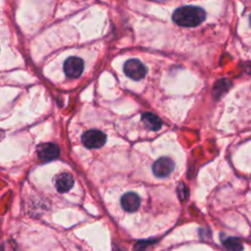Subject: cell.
Instances as JSON below:
<instances>
[{
    "instance_id": "ba28073f",
    "label": "cell",
    "mask_w": 251,
    "mask_h": 251,
    "mask_svg": "<svg viewBox=\"0 0 251 251\" xmlns=\"http://www.w3.org/2000/svg\"><path fill=\"white\" fill-rule=\"evenodd\" d=\"M54 183H55L56 189L59 192L65 193L71 190V188L74 186L75 180L72 175L68 173H62L54 178Z\"/></svg>"
},
{
    "instance_id": "8992f818",
    "label": "cell",
    "mask_w": 251,
    "mask_h": 251,
    "mask_svg": "<svg viewBox=\"0 0 251 251\" xmlns=\"http://www.w3.org/2000/svg\"><path fill=\"white\" fill-rule=\"evenodd\" d=\"M61 151L55 143H44L37 147V156L42 161H52L59 157Z\"/></svg>"
},
{
    "instance_id": "3957f363",
    "label": "cell",
    "mask_w": 251,
    "mask_h": 251,
    "mask_svg": "<svg viewBox=\"0 0 251 251\" xmlns=\"http://www.w3.org/2000/svg\"><path fill=\"white\" fill-rule=\"evenodd\" d=\"M124 73L133 80H140L147 74L145 65L137 59H129L124 65Z\"/></svg>"
},
{
    "instance_id": "9c48e42d",
    "label": "cell",
    "mask_w": 251,
    "mask_h": 251,
    "mask_svg": "<svg viewBox=\"0 0 251 251\" xmlns=\"http://www.w3.org/2000/svg\"><path fill=\"white\" fill-rule=\"evenodd\" d=\"M141 121L150 130H159L162 127V120L153 113H143L141 116Z\"/></svg>"
},
{
    "instance_id": "7a4b0ae2",
    "label": "cell",
    "mask_w": 251,
    "mask_h": 251,
    "mask_svg": "<svg viewBox=\"0 0 251 251\" xmlns=\"http://www.w3.org/2000/svg\"><path fill=\"white\" fill-rule=\"evenodd\" d=\"M107 140V135L98 129L85 131L81 136L82 144L88 149H97L102 147Z\"/></svg>"
},
{
    "instance_id": "52a82bcc",
    "label": "cell",
    "mask_w": 251,
    "mask_h": 251,
    "mask_svg": "<svg viewBox=\"0 0 251 251\" xmlns=\"http://www.w3.org/2000/svg\"><path fill=\"white\" fill-rule=\"evenodd\" d=\"M123 209L128 213L136 211L140 206V198L134 192H126L121 198Z\"/></svg>"
},
{
    "instance_id": "5b68a950",
    "label": "cell",
    "mask_w": 251,
    "mask_h": 251,
    "mask_svg": "<svg viewBox=\"0 0 251 251\" xmlns=\"http://www.w3.org/2000/svg\"><path fill=\"white\" fill-rule=\"evenodd\" d=\"M175 169L174 161L169 157H161L156 160L152 166L153 174L158 177H166L173 173Z\"/></svg>"
},
{
    "instance_id": "30bf717a",
    "label": "cell",
    "mask_w": 251,
    "mask_h": 251,
    "mask_svg": "<svg viewBox=\"0 0 251 251\" xmlns=\"http://www.w3.org/2000/svg\"><path fill=\"white\" fill-rule=\"evenodd\" d=\"M224 245L228 248V249H232V250H239V249H242V245H241V242L236 239V238H227L224 241Z\"/></svg>"
},
{
    "instance_id": "8fae6325",
    "label": "cell",
    "mask_w": 251,
    "mask_h": 251,
    "mask_svg": "<svg viewBox=\"0 0 251 251\" xmlns=\"http://www.w3.org/2000/svg\"><path fill=\"white\" fill-rule=\"evenodd\" d=\"M250 24H251V16H250Z\"/></svg>"
},
{
    "instance_id": "6da1fadb",
    "label": "cell",
    "mask_w": 251,
    "mask_h": 251,
    "mask_svg": "<svg viewBox=\"0 0 251 251\" xmlns=\"http://www.w3.org/2000/svg\"><path fill=\"white\" fill-rule=\"evenodd\" d=\"M206 18L205 11L200 7L183 6L177 8L172 16L173 21L180 26L193 27L199 25Z\"/></svg>"
},
{
    "instance_id": "277c9868",
    "label": "cell",
    "mask_w": 251,
    "mask_h": 251,
    "mask_svg": "<svg viewBox=\"0 0 251 251\" xmlns=\"http://www.w3.org/2000/svg\"><path fill=\"white\" fill-rule=\"evenodd\" d=\"M64 73L70 78H77L81 75L84 69V62L79 57H69L64 62Z\"/></svg>"
}]
</instances>
